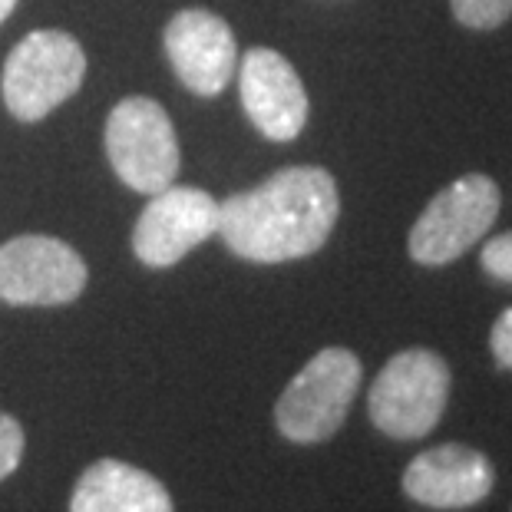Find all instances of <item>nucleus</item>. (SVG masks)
I'll return each mask as SVG.
<instances>
[{
  "instance_id": "f8f14e48",
  "label": "nucleus",
  "mask_w": 512,
  "mask_h": 512,
  "mask_svg": "<svg viewBox=\"0 0 512 512\" xmlns=\"http://www.w3.org/2000/svg\"><path fill=\"white\" fill-rule=\"evenodd\" d=\"M70 512H176L156 476L123 460H100L76 479Z\"/></svg>"
},
{
  "instance_id": "dca6fc26",
  "label": "nucleus",
  "mask_w": 512,
  "mask_h": 512,
  "mask_svg": "<svg viewBox=\"0 0 512 512\" xmlns=\"http://www.w3.org/2000/svg\"><path fill=\"white\" fill-rule=\"evenodd\" d=\"M489 347H493V357L499 367L512 370V308H506L493 324V334H489Z\"/></svg>"
},
{
  "instance_id": "7ed1b4c3",
  "label": "nucleus",
  "mask_w": 512,
  "mask_h": 512,
  "mask_svg": "<svg viewBox=\"0 0 512 512\" xmlns=\"http://www.w3.org/2000/svg\"><path fill=\"white\" fill-rule=\"evenodd\" d=\"M361 361L347 347H324L278 397L275 423L291 443L331 440L361 387Z\"/></svg>"
},
{
  "instance_id": "f3484780",
  "label": "nucleus",
  "mask_w": 512,
  "mask_h": 512,
  "mask_svg": "<svg viewBox=\"0 0 512 512\" xmlns=\"http://www.w3.org/2000/svg\"><path fill=\"white\" fill-rule=\"evenodd\" d=\"M14 7H17V0H0V24H4L10 14H14Z\"/></svg>"
},
{
  "instance_id": "9d476101",
  "label": "nucleus",
  "mask_w": 512,
  "mask_h": 512,
  "mask_svg": "<svg viewBox=\"0 0 512 512\" xmlns=\"http://www.w3.org/2000/svg\"><path fill=\"white\" fill-rule=\"evenodd\" d=\"M166 53L182 86L195 96H219L235 76V34L209 10H182L172 17L166 27Z\"/></svg>"
},
{
  "instance_id": "4468645a",
  "label": "nucleus",
  "mask_w": 512,
  "mask_h": 512,
  "mask_svg": "<svg viewBox=\"0 0 512 512\" xmlns=\"http://www.w3.org/2000/svg\"><path fill=\"white\" fill-rule=\"evenodd\" d=\"M24 460V427L10 417L0 413V479H7Z\"/></svg>"
},
{
  "instance_id": "6e6552de",
  "label": "nucleus",
  "mask_w": 512,
  "mask_h": 512,
  "mask_svg": "<svg viewBox=\"0 0 512 512\" xmlns=\"http://www.w3.org/2000/svg\"><path fill=\"white\" fill-rule=\"evenodd\" d=\"M219 235V202L189 185L156 192L133 228V252L149 268H169Z\"/></svg>"
},
{
  "instance_id": "2eb2a0df",
  "label": "nucleus",
  "mask_w": 512,
  "mask_h": 512,
  "mask_svg": "<svg viewBox=\"0 0 512 512\" xmlns=\"http://www.w3.org/2000/svg\"><path fill=\"white\" fill-rule=\"evenodd\" d=\"M479 261H483L486 275H493L496 281H506V285H512V232L489 238V242L483 245V255H479Z\"/></svg>"
},
{
  "instance_id": "1a4fd4ad",
  "label": "nucleus",
  "mask_w": 512,
  "mask_h": 512,
  "mask_svg": "<svg viewBox=\"0 0 512 512\" xmlns=\"http://www.w3.org/2000/svg\"><path fill=\"white\" fill-rule=\"evenodd\" d=\"M238 90L248 119L261 136L288 143L308 123V93L298 70L271 47H255L242 57Z\"/></svg>"
},
{
  "instance_id": "20e7f679",
  "label": "nucleus",
  "mask_w": 512,
  "mask_h": 512,
  "mask_svg": "<svg viewBox=\"0 0 512 512\" xmlns=\"http://www.w3.org/2000/svg\"><path fill=\"white\" fill-rule=\"evenodd\" d=\"M83 47L63 30H34L4 63V103L24 123H37L80 90Z\"/></svg>"
},
{
  "instance_id": "39448f33",
  "label": "nucleus",
  "mask_w": 512,
  "mask_h": 512,
  "mask_svg": "<svg viewBox=\"0 0 512 512\" xmlns=\"http://www.w3.org/2000/svg\"><path fill=\"white\" fill-rule=\"evenodd\" d=\"M106 156L133 192L156 195L179 176V143L166 110L149 96H126L106 119Z\"/></svg>"
},
{
  "instance_id": "f257e3e1",
  "label": "nucleus",
  "mask_w": 512,
  "mask_h": 512,
  "mask_svg": "<svg viewBox=\"0 0 512 512\" xmlns=\"http://www.w3.org/2000/svg\"><path fill=\"white\" fill-rule=\"evenodd\" d=\"M341 195L328 169L291 166L219 202V238L238 258L281 265L314 255L334 232Z\"/></svg>"
},
{
  "instance_id": "0eeeda50",
  "label": "nucleus",
  "mask_w": 512,
  "mask_h": 512,
  "mask_svg": "<svg viewBox=\"0 0 512 512\" xmlns=\"http://www.w3.org/2000/svg\"><path fill=\"white\" fill-rule=\"evenodd\" d=\"M86 288V261L50 235H20L0 245V301L70 304Z\"/></svg>"
},
{
  "instance_id": "9b49d317",
  "label": "nucleus",
  "mask_w": 512,
  "mask_h": 512,
  "mask_svg": "<svg viewBox=\"0 0 512 512\" xmlns=\"http://www.w3.org/2000/svg\"><path fill=\"white\" fill-rule=\"evenodd\" d=\"M493 463L473 446L443 443L413 456L403 470V493L430 509H466L493 493Z\"/></svg>"
},
{
  "instance_id": "f03ea898",
  "label": "nucleus",
  "mask_w": 512,
  "mask_h": 512,
  "mask_svg": "<svg viewBox=\"0 0 512 512\" xmlns=\"http://www.w3.org/2000/svg\"><path fill=\"white\" fill-rule=\"evenodd\" d=\"M450 400V367L427 347L390 357L370 387L367 410L380 433L394 440H420L437 427Z\"/></svg>"
},
{
  "instance_id": "ddd939ff",
  "label": "nucleus",
  "mask_w": 512,
  "mask_h": 512,
  "mask_svg": "<svg viewBox=\"0 0 512 512\" xmlns=\"http://www.w3.org/2000/svg\"><path fill=\"white\" fill-rule=\"evenodd\" d=\"M450 7L453 17L473 30H493L512 14V0H450Z\"/></svg>"
},
{
  "instance_id": "423d86ee",
  "label": "nucleus",
  "mask_w": 512,
  "mask_h": 512,
  "mask_svg": "<svg viewBox=\"0 0 512 512\" xmlns=\"http://www.w3.org/2000/svg\"><path fill=\"white\" fill-rule=\"evenodd\" d=\"M499 205H503V195L489 176L470 172L450 182L410 228V258L430 268L450 265L493 228Z\"/></svg>"
}]
</instances>
